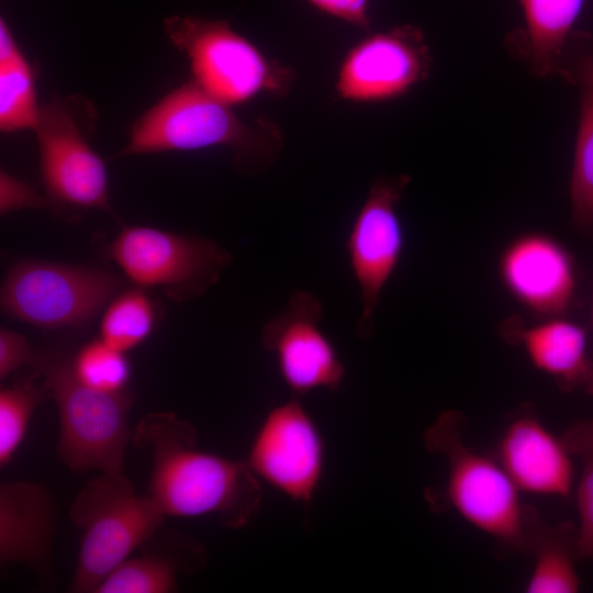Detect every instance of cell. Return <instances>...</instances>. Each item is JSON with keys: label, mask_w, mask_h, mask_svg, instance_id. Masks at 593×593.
I'll use <instances>...</instances> for the list:
<instances>
[{"label": "cell", "mask_w": 593, "mask_h": 593, "mask_svg": "<svg viewBox=\"0 0 593 593\" xmlns=\"http://www.w3.org/2000/svg\"><path fill=\"white\" fill-rule=\"evenodd\" d=\"M493 456L521 492L560 497L572 492V455L528 405L511 416Z\"/></svg>", "instance_id": "obj_15"}, {"label": "cell", "mask_w": 593, "mask_h": 593, "mask_svg": "<svg viewBox=\"0 0 593 593\" xmlns=\"http://www.w3.org/2000/svg\"><path fill=\"white\" fill-rule=\"evenodd\" d=\"M253 472L296 502L310 503L324 468V443L298 396L264 418L249 448Z\"/></svg>", "instance_id": "obj_12"}, {"label": "cell", "mask_w": 593, "mask_h": 593, "mask_svg": "<svg viewBox=\"0 0 593 593\" xmlns=\"http://www.w3.org/2000/svg\"><path fill=\"white\" fill-rule=\"evenodd\" d=\"M71 368L82 383L108 393L127 390L132 374L126 354L112 348L100 337L86 343L72 355Z\"/></svg>", "instance_id": "obj_26"}, {"label": "cell", "mask_w": 593, "mask_h": 593, "mask_svg": "<svg viewBox=\"0 0 593 593\" xmlns=\"http://www.w3.org/2000/svg\"><path fill=\"white\" fill-rule=\"evenodd\" d=\"M572 457L581 461L577 486L579 549L582 558L593 560V418L572 424L561 436Z\"/></svg>", "instance_id": "obj_25"}, {"label": "cell", "mask_w": 593, "mask_h": 593, "mask_svg": "<svg viewBox=\"0 0 593 593\" xmlns=\"http://www.w3.org/2000/svg\"><path fill=\"white\" fill-rule=\"evenodd\" d=\"M96 120L93 104L81 96L55 98L41 107L34 131L49 208L113 214L104 161L89 143Z\"/></svg>", "instance_id": "obj_7"}, {"label": "cell", "mask_w": 593, "mask_h": 593, "mask_svg": "<svg viewBox=\"0 0 593 593\" xmlns=\"http://www.w3.org/2000/svg\"><path fill=\"white\" fill-rule=\"evenodd\" d=\"M49 208L45 194L5 170L0 172V213Z\"/></svg>", "instance_id": "obj_27"}, {"label": "cell", "mask_w": 593, "mask_h": 593, "mask_svg": "<svg viewBox=\"0 0 593 593\" xmlns=\"http://www.w3.org/2000/svg\"><path fill=\"white\" fill-rule=\"evenodd\" d=\"M582 389L584 390L585 393L593 395V356L591 357L590 369H589V372H588V376L583 383Z\"/></svg>", "instance_id": "obj_30"}, {"label": "cell", "mask_w": 593, "mask_h": 593, "mask_svg": "<svg viewBox=\"0 0 593 593\" xmlns=\"http://www.w3.org/2000/svg\"><path fill=\"white\" fill-rule=\"evenodd\" d=\"M526 553L534 567L525 585L527 593H574L581 580L577 561L581 559L578 526L572 522L551 525L532 506Z\"/></svg>", "instance_id": "obj_19"}, {"label": "cell", "mask_w": 593, "mask_h": 593, "mask_svg": "<svg viewBox=\"0 0 593 593\" xmlns=\"http://www.w3.org/2000/svg\"><path fill=\"white\" fill-rule=\"evenodd\" d=\"M33 355L34 350L24 335L8 327L0 328V379L30 365Z\"/></svg>", "instance_id": "obj_28"}, {"label": "cell", "mask_w": 593, "mask_h": 593, "mask_svg": "<svg viewBox=\"0 0 593 593\" xmlns=\"http://www.w3.org/2000/svg\"><path fill=\"white\" fill-rule=\"evenodd\" d=\"M500 335L508 344L522 346L534 368L551 377L561 390L582 389L591 357L581 325L561 316L544 317L535 324L512 316L502 323Z\"/></svg>", "instance_id": "obj_17"}, {"label": "cell", "mask_w": 593, "mask_h": 593, "mask_svg": "<svg viewBox=\"0 0 593 593\" xmlns=\"http://www.w3.org/2000/svg\"><path fill=\"white\" fill-rule=\"evenodd\" d=\"M430 56L421 31L404 25L369 35L342 60L337 97L351 103H374L398 98L428 74Z\"/></svg>", "instance_id": "obj_13"}, {"label": "cell", "mask_w": 593, "mask_h": 593, "mask_svg": "<svg viewBox=\"0 0 593 593\" xmlns=\"http://www.w3.org/2000/svg\"><path fill=\"white\" fill-rule=\"evenodd\" d=\"M573 82L580 90V116L570 181L571 220L583 232L593 230V44L575 54Z\"/></svg>", "instance_id": "obj_20"}, {"label": "cell", "mask_w": 593, "mask_h": 593, "mask_svg": "<svg viewBox=\"0 0 593 593\" xmlns=\"http://www.w3.org/2000/svg\"><path fill=\"white\" fill-rule=\"evenodd\" d=\"M37 373L0 390V467L13 459L27 432L31 418L43 402L51 399L49 391Z\"/></svg>", "instance_id": "obj_24"}, {"label": "cell", "mask_w": 593, "mask_h": 593, "mask_svg": "<svg viewBox=\"0 0 593 593\" xmlns=\"http://www.w3.org/2000/svg\"><path fill=\"white\" fill-rule=\"evenodd\" d=\"M320 11L355 26L369 25L370 0H307Z\"/></svg>", "instance_id": "obj_29"}, {"label": "cell", "mask_w": 593, "mask_h": 593, "mask_svg": "<svg viewBox=\"0 0 593 593\" xmlns=\"http://www.w3.org/2000/svg\"><path fill=\"white\" fill-rule=\"evenodd\" d=\"M56 533L55 502L31 481L0 484V562L22 564L41 575L51 571Z\"/></svg>", "instance_id": "obj_16"}, {"label": "cell", "mask_w": 593, "mask_h": 593, "mask_svg": "<svg viewBox=\"0 0 593 593\" xmlns=\"http://www.w3.org/2000/svg\"><path fill=\"white\" fill-rule=\"evenodd\" d=\"M282 145L277 124L266 119L242 120L232 105L190 80L135 121L120 156L226 147L240 172L259 175L277 159Z\"/></svg>", "instance_id": "obj_2"}, {"label": "cell", "mask_w": 593, "mask_h": 593, "mask_svg": "<svg viewBox=\"0 0 593 593\" xmlns=\"http://www.w3.org/2000/svg\"><path fill=\"white\" fill-rule=\"evenodd\" d=\"M323 316L321 299L298 289L261 329V345L275 356L280 377L294 396L317 389L336 391L345 378L336 347L320 326Z\"/></svg>", "instance_id": "obj_11"}, {"label": "cell", "mask_w": 593, "mask_h": 593, "mask_svg": "<svg viewBox=\"0 0 593 593\" xmlns=\"http://www.w3.org/2000/svg\"><path fill=\"white\" fill-rule=\"evenodd\" d=\"M592 318H593V304H592Z\"/></svg>", "instance_id": "obj_31"}, {"label": "cell", "mask_w": 593, "mask_h": 593, "mask_svg": "<svg viewBox=\"0 0 593 593\" xmlns=\"http://www.w3.org/2000/svg\"><path fill=\"white\" fill-rule=\"evenodd\" d=\"M41 105L35 72L5 19H0V130L13 133L35 128Z\"/></svg>", "instance_id": "obj_21"}, {"label": "cell", "mask_w": 593, "mask_h": 593, "mask_svg": "<svg viewBox=\"0 0 593 593\" xmlns=\"http://www.w3.org/2000/svg\"><path fill=\"white\" fill-rule=\"evenodd\" d=\"M71 357L61 348H42L34 350L29 365L57 407V457L72 471L121 473L134 395L130 390L108 393L86 385L74 373Z\"/></svg>", "instance_id": "obj_3"}, {"label": "cell", "mask_w": 593, "mask_h": 593, "mask_svg": "<svg viewBox=\"0 0 593 593\" xmlns=\"http://www.w3.org/2000/svg\"><path fill=\"white\" fill-rule=\"evenodd\" d=\"M70 521L80 546L70 592L93 593L102 580L161 527L165 514L121 473H101L75 496Z\"/></svg>", "instance_id": "obj_5"}, {"label": "cell", "mask_w": 593, "mask_h": 593, "mask_svg": "<svg viewBox=\"0 0 593 593\" xmlns=\"http://www.w3.org/2000/svg\"><path fill=\"white\" fill-rule=\"evenodd\" d=\"M158 310L145 289L120 291L104 307L99 337L109 346L127 353L142 345L154 332Z\"/></svg>", "instance_id": "obj_23"}, {"label": "cell", "mask_w": 593, "mask_h": 593, "mask_svg": "<svg viewBox=\"0 0 593 593\" xmlns=\"http://www.w3.org/2000/svg\"><path fill=\"white\" fill-rule=\"evenodd\" d=\"M104 254L135 287L159 290L177 303L204 294L233 261L210 238L148 225L123 227Z\"/></svg>", "instance_id": "obj_9"}, {"label": "cell", "mask_w": 593, "mask_h": 593, "mask_svg": "<svg viewBox=\"0 0 593 593\" xmlns=\"http://www.w3.org/2000/svg\"><path fill=\"white\" fill-rule=\"evenodd\" d=\"M410 181L407 175L376 179L347 233L345 250L360 290V339L373 334L381 293L401 262L405 235L398 206Z\"/></svg>", "instance_id": "obj_10"}, {"label": "cell", "mask_w": 593, "mask_h": 593, "mask_svg": "<svg viewBox=\"0 0 593 593\" xmlns=\"http://www.w3.org/2000/svg\"><path fill=\"white\" fill-rule=\"evenodd\" d=\"M466 417L456 410L441 413L424 434L426 448L446 458L444 499L474 528L506 551L526 553L532 506L494 456L465 440Z\"/></svg>", "instance_id": "obj_4"}, {"label": "cell", "mask_w": 593, "mask_h": 593, "mask_svg": "<svg viewBox=\"0 0 593 593\" xmlns=\"http://www.w3.org/2000/svg\"><path fill=\"white\" fill-rule=\"evenodd\" d=\"M497 275L506 292L538 317L561 316L572 304L575 262L549 234L534 231L513 237L501 250Z\"/></svg>", "instance_id": "obj_14"}, {"label": "cell", "mask_w": 593, "mask_h": 593, "mask_svg": "<svg viewBox=\"0 0 593 593\" xmlns=\"http://www.w3.org/2000/svg\"><path fill=\"white\" fill-rule=\"evenodd\" d=\"M163 25L187 57L191 80L232 107L262 94L286 96L294 83L292 68L268 58L224 20L174 14Z\"/></svg>", "instance_id": "obj_6"}, {"label": "cell", "mask_w": 593, "mask_h": 593, "mask_svg": "<svg viewBox=\"0 0 593 593\" xmlns=\"http://www.w3.org/2000/svg\"><path fill=\"white\" fill-rule=\"evenodd\" d=\"M195 428L172 412L145 415L133 441L150 454L148 495L165 516H215L228 528L247 525L262 499L258 477L240 462L197 448Z\"/></svg>", "instance_id": "obj_1"}, {"label": "cell", "mask_w": 593, "mask_h": 593, "mask_svg": "<svg viewBox=\"0 0 593 593\" xmlns=\"http://www.w3.org/2000/svg\"><path fill=\"white\" fill-rule=\"evenodd\" d=\"M96 588L93 593H172L178 575L200 570L206 562L204 547L194 538L169 530L158 532Z\"/></svg>", "instance_id": "obj_18"}, {"label": "cell", "mask_w": 593, "mask_h": 593, "mask_svg": "<svg viewBox=\"0 0 593 593\" xmlns=\"http://www.w3.org/2000/svg\"><path fill=\"white\" fill-rule=\"evenodd\" d=\"M124 281L108 270L42 259L14 264L0 291L2 312L44 329L89 324L120 292Z\"/></svg>", "instance_id": "obj_8"}, {"label": "cell", "mask_w": 593, "mask_h": 593, "mask_svg": "<svg viewBox=\"0 0 593 593\" xmlns=\"http://www.w3.org/2000/svg\"><path fill=\"white\" fill-rule=\"evenodd\" d=\"M584 0H521L535 70L558 69L566 42Z\"/></svg>", "instance_id": "obj_22"}]
</instances>
